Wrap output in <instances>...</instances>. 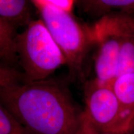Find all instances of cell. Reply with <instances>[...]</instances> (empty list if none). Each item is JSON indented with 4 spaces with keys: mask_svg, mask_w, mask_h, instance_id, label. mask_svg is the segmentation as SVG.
Here are the masks:
<instances>
[{
    "mask_svg": "<svg viewBox=\"0 0 134 134\" xmlns=\"http://www.w3.org/2000/svg\"><path fill=\"white\" fill-rule=\"evenodd\" d=\"M85 13L93 16L113 13L134 14V0H89L76 1Z\"/></svg>",
    "mask_w": 134,
    "mask_h": 134,
    "instance_id": "7",
    "label": "cell"
},
{
    "mask_svg": "<svg viewBox=\"0 0 134 134\" xmlns=\"http://www.w3.org/2000/svg\"><path fill=\"white\" fill-rule=\"evenodd\" d=\"M31 2L37 9L41 19L64 55L70 74L79 76L87 55L94 45L91 27L80 23L71 13L55 8L46 0Z\"/></svg>",
    "mask_w": 134,
    "mask_h": 134,
    "instance_id": "2",
    "label": "cell"
},
{
    "mask_svg": "<svg viewBox=\"0 0 134 134\" xmlns=\"http://www.w3.org/2000/svg\"><path fill=\"white\" fill-rule=\"evenodd\" d=\"M29 1L24 0H0V18L15 26H27L32 20Z\"/></svg>",
    "mask_w": 134,
    "mask_h": 134,
    "instance_id": "9",
    "label": "cell"
},
{
    "mask_svg": "<svg viewBox=\"0 0 134 134\" xmlns=\"http://www.w3.org/2000/svg\"><path fill=\"white\" fill-rule=\"evenodd\" d=\"M15 49L22 66L24 81L48 79L66 61L41 19L31 21L15 37Z\"/></svg>",
    "mask_w": 134,
    "mask_h": 134,
    "instance_id": "3",
    "label": "cell"
},
{
    "mask_svg": "<svg viewBox=\"0 0 134 134\" xmlns=\"http://www.w3.org/2000/svg\"><path fill=\"white\" fill-rule=\"evenodd\" d=\"M23 81V74L8 64L0 62V88L16 85Z\"/></svg>",
    "mask_w": 134,
    "mask_h": 134,
    "instance_id": "12",
    "label": "cell"
},
{
    "mask_svg": "<svg viewBox=\"0 0 134 134\" xmlns=\"http://www.w3.org/2000/svg\"><path fill=\"white\" fill-rule=\"evenodd\" d=\"M46 1L48 4L55 8L68 13H72L74 4L76 2L72 0H46Z\"/></svg>",
    "mask_w": 134,
    "mask_h": 134,
    "instance_id": "13",
    "label": "cell"
},
{
    "mask_svg": "<svg viewBox=\"0 0 134 134\" xmlns=\"http://www.w3.org/2000/svg\"><path fill=\"white\" fill-rule=\"evenodd\" d=\"M0 134H31L0 102Z\"/></svg>",
    "mask_w": 134,
    "mask_h": 134,
    "instance_id": "11",
    "label": "cell"
},
{
    "mask_svg": "<svg viewBox=\"0 0 134 134\" xmlns=\"http://www.w3.org/2000/svg\"><path fill=\"white\" fill-rule=\"evenodd\" d=\"M113 14L120 41L117 77L134 71V14Z\"/></svg>",
    "mask_w": 134,
    "mask_h": 134,
    "instance_id": "6",
    "label": "cell"
},
{
    "mask_svg": "<svg viewBox=\"0 0 134 134\" xmlns=\"http://www.w3.org/2000/svg\"><path fill=\"white\" fill-rule=\"evenodd\" d=\"M91 29L94 45L98 47L95 57L96 80L110 86L117 75L120 47L114 14L102 17Z\"/></svg>",
    "mask_w": 134,
    "mask_h": 134,
    "instance_id": "5",
    "label": "cell"
},
{
    "mask_svg": "<svg viewBox=\"0 0 134 134\" xmlns=\"http://www.w3.org/2000/svg\"><path fill=\"white\" fill-rule=\"evenodd\" d=\"M86 108L83 118L96 130L129 134L134 120L127 114L109 85L94 79L86 84L85 91Z\"/></svg>",
    "mask_w": 134,
    "mask_h": 134,
    "instance_id": "4",
    "label": "cell"
},
{
    "mask_svg": "<svg viewBox=\"0 0 134 134\" xmlns=\"http://www.w3.org/2000/svg\"><path fill=\"white\" fill-rule=\"evenodd\" d=\"M0 102L31 134H79L83 112L53 79L0 88Z\"/></svg>",
    "mask_w": 134,
    "mask_h": 134,
    "instance_id": "1",
    "label": "cell"
},
{
    "mask_svg": "<svg viewBox=\"0 0 134 134\" xmlns=\"http://www.w3.org/2000/svg\"><path fill=\"white\" fill-rule=\"evenodd\" d=\"M110 87L122 108L134 120V71L116 77L110 84Z\"/></svg>",
    "mask_w": 134,
    "mask_h": 134,
    "instance_id": "8",
    "label": "cell"
},
{
    "mask_svg": "<svg viewBox=\"0 0 134 134\" xmlns=\"http://www.w3.org/2000/svg\"><path fill=\"white\" fill-rule=\"evenodd\" d=\"M79 134H121V133H110V132H103L96 130L93 128L91 125L88 124L87 122L84 120L81 131Z\"/></svg>",
    "mask_w": 134,
    "mask_h": 134,
    "instance_id": "14",
    "label": "cell"
},
{
    "mask_svg": "<svg viewBox=\"0 0 134 134\" xmlns=\"http://www.w3.org/2000/svg\"><path fill=\"white\" fill-rule=\"evenodd\" d=\"M16 27L11 22L0 18V62L8 65L18 60L15 49Z\"/></svg>",
    "mask_w": 134,
    "mask_h": 134,
    "instance_id": "10",
    "label": "cell"
}]
</instances>
